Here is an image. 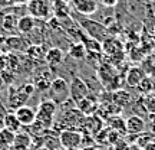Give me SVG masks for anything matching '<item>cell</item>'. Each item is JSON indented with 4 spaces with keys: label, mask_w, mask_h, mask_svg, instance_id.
Listing matches in <instances>:
<instances>
[{
    "label": "cell",
    "mask_w": 155,
    "mask_h": 150,
    "mask_svg": "<svg viewBox=\"0 0 155 150\" xmlns=\"http://www.w3.org/2000/svg\"><path fill=\"white\" fill-rule=\"evenodd\" d=\"M36 91V87L33 85V82L23 84L20 87H13L10 85L9 88V94H7V108L15 110L26 106V103L29 101V98L33 95V92Z\"/></svg>",
    "instance_id": "6da1fadb"
},
{
    "label": "cell",
    "mask_w": 155,
    "mask_h": 150,
    "mask_svg": "<svg viewBox=\"0 0 155 150\" xmlns=\"http://www.w3.org/2000/svg\"><path fill=\"white\" fill-rule=\"evenodd\" d=\"M78 25L81 26L82 30H85L88 33L89 38L96 39L98 42H104L105 39H108L109 36V30L106 26H104L101 22L96 20H91V19H85V17H79L78 19Z\"/></svg>",
    "instance_id": "7a4b0ae2"
},
{
    "label": "cell",
    "mask_w": 155,
    "mask_h": 150,
    "mask_svg": "<svg viewBox=\"0 0 155 150\" xmlns=\"http://www.w3.org/2000/svg\"><path fill=\"white\" fill-rule=\"evenodd\" d=\"M56 111H58V104H55L52 100L42 101L38 107V111H36V121L40 123L48 130L55 123Z\"/></svg>",
    "instance_id": "3957f363"
},
{
    "label": "cell",
    "mask_w": 155,
    "mask_h": 150,
    "mask_svg": "<svg viewBox=\"0 0 155 150\" xmlns=\"http://www.w3.org/2000/svg\"><path fill=\"white\" fill-rule=\"evenodd\" d=\"M48 91H49V100H52L55 104H63L69 98V84L63 77L52 79Z\"/></svg>",
    "instance_id": "277c9868"
},
{
    "label": "cell",
    "mask_w": 155,
    "mask_h": 150,
    "mask_svg": "<svg viewBox=\"0 0 155 150\" xmlns=\"http://www.w3.org/2000/svg\"><path fill=\"white\" fill-rule=\"evenodd\" d=\"M59 143L66 150H79L83 143V133L79 130H63L59 133Z\"/></svg>",
    "instance_id": "5b68a950"
},
{
    "label": "cell",
    "mask_w": 155,
    "mask_h": 150,
    "mask_svg": "<svg viewBox=\"0 0 155 150\" xmlns=\"http://www.w3.org/2000/svg\"><path fill=\"white\" fill-rule=\"evenodd\" d=\"M29 12V16L33 19H42V20H48L52 15V5L49 0H30L26 6Z\"/></svg>",
    "instance_id": "8992f818"
},
{
    "label": "cell",
    "mask_w": 155,
    "mask_h": 150,
    "mask_svg": "<svg viewBox=\"0 0 155 150\" xmlns=\"http://www.w3.org/2000/svg\"><path fill=\"white\" fill-rule=\"evenodd\" d=\"M91 94V89H89L88 84L85 82V79H82L81 77H73L71 84H69V98L78 104L81 100L86 98Z\"/></svg>",
    "instance_id": "52a82bcc"
},
{
    "label": "cell",
    "mask_w": 155,
    "mask_h": 150,
    "mask_svg": "<svg viewBox=\"0 0 155 150\" xmlns=\"http://www.w3.org/2000/svg\"><path fill=\"white\" fill-rule=\"evenodd\" d=\"M76 108L82 113L85 117H89V116H94V114L98 113L99 103H98V100H96V97L89 94L86 98H83V100H81L79 103H78Z\"/></svg>",
    "instance_id": "ba28073f"
},
{
    "label": "cell",
    "mask_w": 155,
    "mask_h": 150,
    "mask_svg": "<svg viewBox=\"0 0 155 150\" xmlns=\"http://www.w3.org/2000/svg\"><path fill=\"white\" fill-rule=\"evenodd\" d=\"M15 114H16L19 123L22 124V127H30L36 121V110L30 106H23L17 108Z\"/></svg>",
    "instance_id": "9c48e42d"
},
{
    "label": "cell",
    "mask_w": 155,
    "mask_h": 150,
    "mask_svg": "<svg viewBox=\"0 0 155 150\" xmlns=\"http://www.w3.org/2000/svg\"><path fill=\"white\" fill-rule=\"evenodd\" d=\"M45 62L49 65L52 69L56 67L62 65L65 62V52L58 48V46H53V48H49L48 52H46V56H45Z\"/></svg>",
    "instance_id": "30bf717a"
},
{
    "label": "cell",
    "mask_w": 155,
    "mask_h": 150,
    "mask_svg": "<svg viewBox=\"0 0 155 150\" xmlns=\"http://www.w3.org/2000/svg\"><path fill=\"white\" fill-rule=\"evenodd\" d=\"M5 44L10 52H26L30 46V42L26 39V36H9L5 40Z\"/></svg>",
    "instance_id": "8fae6325"
},
{
    "label": "cell",
    "mask_w": 155,
    "mask_h": 150,
    "mask_svg": "<svg viewBox=\"0 0 155 150\" xmlns=\"http://www.w3.org/2000/svg\"><path fill=\"white\" fill-rule=\"evenodd\" d=\"M102 120L99 118L98 114H94V116L85 117V121L82 124V128L85 130V133L89 134H98L102 130Z\"/></svg>",
    "instance_id": "7c38bea8"
},
{
    "label": "cell",
    "mask_w": 155,
    "mask_h": 150,
    "mask_svg": "<svg viewBox=\"0 0 155 150\" xmlns=\"http://www.w3.org/2000/svg\"><path fill=\"white\" fill-rule=\"evenodd\" d=\"M125 127H127L128 133L139 134L145 130V121H144V118H141L139 116L134 114V116H129L125 120Z\"/></svg>",
    "instance_id": "4fadbf2b"
},
{
    "label": "cell",
    "mask_w": 155,
    "mask_h": 150,
    "mask_svg": "<svg viewBox=\"0 0 155 150\" xmlns=\"http://www.w3.org/2000/svg\"><path fill=\"white\" fill-rule=\"evenodd\" d=\"M72 5L81 15H92L98 9L95 0H72Z\"/></svg>",
    "instance_id": "5bb4252c"
},
{
    "label": "cell",
    "mask_w": 155,
    "mask_h": 150,
    "mask_svg": "<svg viewBox=\"0 0 155 150\" xmlns=\"http://www.w3.org/2000/svg\"><path fill=\"white\" fill-rule=\"evenodd\" d=\"M32 140H33V137L29 133L19 131V133H16L15 143L12 146V150H29L32 147Z\"/></svg>",
    "instance_id": "9a60e30c"
},
{
    "label": "cell",
    "mask_w": 155,
    "mask_h": 150,
    "mask_svg": "<svg viewBox=\"0 0 155 150\" xmlns=\"http://www.w3.org/2000/svg\"><path fill=\"white\" fill-rule=\"evenodd\" d=\"M102 51L105 52L106 55L109 56H116L121 54L122 51V44L119 42V39L116 38H109L105 39L104 42H102Z\"/></svg>",
    "instance_id": "2e32d148"
},
{
    "label": "cell",
    "mask_w": 155,
    "mask_h": 150,
    "mask_svg": "<svg viewBox=\"0 0 155 150\" xmlns=\"http://www.w3.org/2000/svg\"><path fill=\"white\" fill-rule=\"evenodd\" d=\"M48 49L45 48V45L42 44H32L26 51V55L30 61H45V56H46Z\"/></svg>",
    "instance_id": "e0dca14e"
},
{
    "label": "cell",
    "mask_w": 155,
    "mask_h": 150,
    "mask_svg": "<svg viewBox=\"0 0 155 150\" xmlns=\"http://www.w3.org/2000/svg\"><path fill=\"white\" fill-rule=\"evenodd\" d=\"M35 28H36V19H33L29 15H23V16L19 17V20H17V30L20 33L28 36Z\"/></svg>",
    "instance_id": "ac0fdd59"
},
{
    "label": "cell",
    "mask_w": 155,
    "mask_h": 150,
    "mask_svg": "<svg viewBox=\"0 0 155 150\" xmlns=\"http://www.w3.org/2000/svg\"><path fill=\"white\" fill-rule=\"evenodd\" d=\"M145 77H147V75H145L144 69H142V68L135 67V68H131V69L128 71L125 81H127V84L129 85V87H135V88H137V87L139 85V82H141Z\"/></svg>",
    "instance_id": "d6986e66"
},
{
    "label": "cell",
    "mask_w": 155,
    "mask_h": 150,
    "mask_svg": "<svg viewBox=\"0 0 155 150\" xmlns=\"http://www.w3.org/2000/svg\"><path fill=\"white\" fill-rule=\"evenodd\" d=\"M68 54H69V58H72L73 61H82V59H86L88 52H86V48L82 42H73L69 45Z\"/></svg>",
    "instance_id": "ffe728a7"
},
{
    "label": "cell",
    "mask_w": 155,
    "mask_h": 150,
    "mask_svg": "<svg viewBox=\"0 0 155 150\" xmlns=\"http://www.w3.org/2000/svg\"><path fill=\"white\" fill-rule=\"evenodd\" d=\"M151 2H144V0H129V9H131V13H134L137 17L142 19L144 20L145 15H147V10L150 7Z\"/></svg>",
    "instance_id": "44dd1931"
},
{
    "label": "cell",
    "mask_w": 155,
    "mask_h": 150,
    "mask_svg": "<svg viewBox=\"0 0 155 150\" xmlns=\"http://www.w3.org/2000/svg\"><path fill=\"white\" fill-rule=\"evenodd\" d=\"M3 127L9 128V130L15 131V133H19V131L22 130V124L19 123V120H17V117L15 113L9 111V113H6L5 117H3Z\"/></svg>",
    "instance_id": "7402d4cb"
},
{
    "label": "cell",
    "mask_w": 155,
    "mask_h": 150,
    "mask_svg": "<svg viewBox=\"0 0 155 150\" xmlns=\"http://www.w3.org/2000/svg\"><path fill=\"white\" fill-rule=\"evenodd\" d=\"M52 12H55V17L59 19V20L71 16L69 7L66 6V3H65L63 0H55L53 5H52Z\"/></svg>",
    "instance_id": "603a6c76"
},
{
    "label": "cell",
    "mask_w": 155,
    "mask_h": 150,
    "mask_svg": "<svg viewBox=\"0 0 155 150\" xmlns=\"http://www.w3.org/2000/svg\"><path fill=\"white\" fill-rule=\"evenodd\" d=\"M112 103L118 107H125L131 103V94L124 91V89H118L115 92H112Z\"/></svg>",
    "instance_id": "cb8c5ba5"
},
{
    "label": "cell",
    "mask_w": 155,
    "mask_h": 150,
    "mask_svg": "<svg viewBox=\"0 0 155 150\" xmlns=\"http://www.w3.org/2000/svg\"><path fill=\"white\" fill-rule=\"evenodd\" d=\"M17 20H19V17H17L13 12L6 13L5 16H3V19H2V26H3L5 30L10 32V30H13L15 28L17 29Z\"/></svg>",
    "instance_id": "d4e9b609"
},
{
    "label": "cell",
    "mask_w": 155,
    "mask_h": 150,
    "mask_svg": "<svg viewBox=\"0 0 155 150\" xmlns=\"http://www.w3.org/2000/svg\"><path fill=\"white\" fill-rule=\"evenodd\" d=\"M52 84V78H50L49 72H43L36 77V82H33V85L40 91H48Z\"/></svg>",
    "instance_id": "484cf974"
},
{
    "label": "cell",
    "mask_w": 155,
    "mask_h": 150,
    "mask_svg": "<svg viewBox=\"0 0 155 150\" xmlns=\"http://www.w3.org/2000/svg\"><path fill=\"white\" fill-rule=\"evenodd\" d=\"M15 137H16V133L15 131H12V130H9V128H0V141H3V143H6L7 146H13V143H15Z\"/></svg>",
    "instance_id": "4316f807"
},
{
    "label": "cell",
    "mask_w": 155,
    "mask_h": 150,
    "mask_svg": "<svg viewBox=\"0 0 155 150\" xmlns=\"http://www.w3.org/2000/svg\"><path fill=\"white\" fill-rule=\"evenodd\" d=\"M137 88H138L142 94H151V92L155 89V84H154V81H152L151 78L145 77L144 79L139 82V85L137 87Z\"/></svg>",
    "instance_id": "83f0119b"
},
{
    "label": "cell",
    "mask_w": 155,
    "mask_h": 150,
    "mask_svg": "<svg viewBox=\"0 0 155 150\" xmlns=\"http://www.w3.org/2000/svg\"><path fill=\"white\" fill-rule=\"evenodd\" d=\"M111 126H112V130H115V131H121L122 133H125L127 131V127H125V121L122 120L121 117H115V118H112L111 120Z\"/></svg>",
    "instance_id": "f1b7e54d"
},
{
    "label": "cell",
    "mask_w": 155,
    "mask_h": 150,
    "mask_svg": "<svg viewBox=\"0 0 155 150\" xmlns=\"http://www.w3.org/2000/svg\"><path fill=\"white\" fill-rule=\"evenodd\" d=\"M0 77L3 78L5 85L6 84H7V85H13V82H15V72H12L9 69H5L3 72H0Z\"/></svg>",
    "instance_id": "f546056e"
},
{
    "label": "cell",
    "mask_w": 155,
    "mask_h": 150,
    "mask_svg": "<svg viewBox=\"0 0 155 150\" xmlns=\"http://www.w3.org/2000/svg\"><path fill=\"white\" fill-rule=\"evenodd\" d=\"M145 108H147L151 114H154L155 113V95H150V97H148L147 104H145Z\"/></svg>",
    "instance_id": "4dcf8cb0"
},
{
    "label": "cell",
    "mask_w": 155,
    "mask_h": 150,
    "mask_svg": "<svg viewBox=\"0 0 155 150\" xmlns=\"http://www.w3.org/2000/svg\"><path fill=\"white\" fill-rule=\"evenodd\" d=\"M7 68V58L6 55H0V72H3Z\"/></svg>",
    "instance_id": "1f68e13d"
},
{
    "label": "cell",
    "mask_w": 155,
    "mask_h": 150,
    "mask_svg": "<svg viewBox=\"0 0 155 150\" xmlns=\"http://www.w3.org/2000/svg\"><path fill=\"white\" fill-rule=\"evenodd\" d=\"M101 3L106 7H114V6L118 5V0H101Z\"/></svg>",
    "instance_id": "d6a6232c"
},
{
    "label": "cell",
    "mask_w": 155,
    "mask_h": 150,
    "mask_svg": "<svg viewBox=\"0 0 155 150\" xmlns=\"http://www.w3.org/2000/svg\"><path fill=\"white\" fill-rule=\"evenodd\" d=\"M29 2H30V0H13L12 3H15V5H17V6H28Z\"/></svg>",
    "instance_id": "836d02e7"
},
{
    "label": "cell",
    "mask_w": 155,
    "mask_h": 150,
    "mask_svg": "<svg viewBox=\"0 0 155 150\" xmlns=\"http://www.w3.org/2000/svg\"><path fill=\"white\" fill-rule=\"evenodd\" d=\"M6 110H7V107L3 104V101L0 100V114H6V113H7Z\"/></svg>",
    "instance_id": "e575fe53"
},
{
    "label": "cell",
    "mask_w": 155,
    "mask_h": 150,
    "mask_svg": "<svg viewBox=\"0 0 155 150\" xmlns=\"http://www.w3.org/2000/svg\"><path fill=\"white\" fill-rule=\"evenodd\" d=\"M0 150H12V147L7 146L6 143H3V141H0Z\"/></svg>",
    "instance_id": "d590c367"
},
{
    "label": "cell",
    "mask_w": 155,
    "mask_h": 150,
    "mask_svg": "<svg viewBox=\"0 0 155 150\" xmlns=\"http://www.w3.org/2000/svg\"><path fill=\"white\" fill-rule=\"evenodd\" d=\"M144 150H155V143H150Z\"/></svg>",
    "instance_id": "8d00e7d4"
},
{
    "label": "cell",
    "mask_w": 155,
    "mask_h": 150,
    "mask_svg": "<svg viewBox=\"0 0 155 150\" xmlns=\"http://www.w3.org/2000/svg\"><path fill=\"white\" fill-rule=\"evenodd\" d=\"M3 87H5V82H3V78L0 77V89H3Z\"/></svg>",
    "instance_id": "74e56055"
},
{
    "label": "cell",
    "mask_w": 155,
    "mask_h": 150,
    "mask_svg": "<svg viewBox=\"0 0 155 150\" xmlns=\"http://www.w3.org/2000/svg\"><path fill=\"white\" fill-rule=\"evenodd\" d=\"M83 150H96V149H94V147H86V149H83Z\"/></svg>",
    "instance_id": "f35d334b"
},
{
    "label": "cell",
    "mask_w": 155,
    "mask_h": 150,
    "mask_svg": "<svg viewBox=\"0 0 155 150\" xmlns=\"http://www.w3.org/2000/svg\"><path fill=\"white\" fill-rule=\"evenodd\" d=\"M6 2H7L9 5H12V2H13V0H6Z\"/></svg>",
    "instance_id": "ab89813d"
},
{
    "label": "cell",
    "mask_w": 155,
    "mask_h": 150,
    "mask_svg": "<svg viewBox=\"0 0 155 150\" xmlns=\"http://www.w3.org/2000/svg\"><path fill=\"white\" fill-rule=\"evenodd\" d=\"M56 150H66V149H63V147H58Z\"/></svg>",
    "instance_id": "60d3db41"
},
{
    "label": "cell",
    "mask_w": 155,
    "mask_h": 150,
    "mask_svg": "<svg viewBox=\"0 0 155 150\" xmlns=\"http://www.w3.org/2000/svg\"><path fill=\"white\" fill-rule=\"evenodd\" d=\"M154 33H155V26H154Z\"/></svg>",
    "instance_id": "b9f144b4"
},
{
    "label": "cell",
    "mask_w": 155,
    "mask_h": 150,
    "mask_svg": "<svg viewBox=\"0 0 155 150\" xmlns=\"http://www.w3.org/2000/svg\"><path fill=\"white\" fill-rule=\"evenodd\" d=\"M0 12H2V6H0Z\"/></svg>",
    "instance_id": "7bdbcfd3"
},
{
    "label": "cell",
    "mask_w": 155,
    "mask_h": 150,
    "mask_svg": "<svg viewBox=\"0 0 155 150\" xmlns=\"http://www.w3.org/2000/svg\"><path fill=\"white\" fill-rule=\"evenodd\" d=\"M152 2H154V0H152Z\"/></svg>",
    "instance_id": "ee69618b"
}]
</instances>
